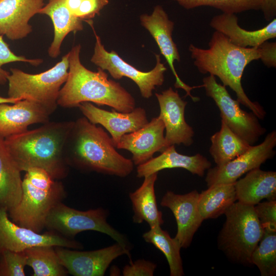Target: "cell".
Wrapping results in <instances>:
<instances>
[{
    "label": "cell",
    "mask_w": 276,
    "mask_h": 276,
    "mask_svg": "<svg viewBox=\"0 0 276 276\" xmlns=\"http://www.w3.org/2000/svg\"><path fill=\"white\" fill-rule=\"evenodd\" d=\"M14 62H28L34 66L41 64V59H27L23 56L15 54L9 48L8 44L4 40L3 36L0 35V84L4 85L8 82L10 72L3 69L4 65Z\"/></svg>",
    "instance_id": "836d02e7"
},
{
    "label": "cell",
    "mask_w": 276,
    "mask_h": 276,
    "mask_svg": "<svg viewBox=\"0 0 276 276\" xmlns=\"http://www.w3.org/2000/svg\"><path fill=\"white\" fill-rule=\"evenodd\" d=\"M260 51V60L268 67H276V42H264L258 46Z\"/></svg>",
    "instance_id": "74e56055"
},
{
    "label": "cell",
    "mask_w": 276,
    "mask_h": 276,
    "mask_svg": "<svg viewBox=\"0 0 276 276\" xmlns=\"http://www.w3.org/2000/svg\"><path fill=\"white\" fill-rule=\"evenodd\" d=\"M256 214L264 228L276 229V200H267L254 205Z\"/></svg>",
    "instance_id": "e575fe53"
},
{
    "label": "cell",
    "mask_w": 276,
    "mask_h": 276,
    "mask_svg": "<svg viewBox=\"0 0 276 276\" xmlns=\"http://www.w3.org/2000/svg\"><path fill=\"white\" fill-rule=\"evenodd\" d=\"M237 200L235 183L213 185L199 194L198 210L204 220L216 218Z\"/></svg>",
    "instance_id": "4316f807"
},
{
    "label": "cell",
    "mask_w": 276,
    "mask_h": 276,
    "mask_svg": "<svg viewBox=\"0 0 276 276\" xmlns=\"http://www.w3.org/2000/svg\"><path fill=\"white\" fill-rule=\"evenodd\" d=\"M68 54L49 70L31 74L15 68L10 69L8 77V97L17 99H30L55 109L59 91L68 73Z\"/></svg>",
    "instance_id": "52a82bcc"
},
{
    "label": "cell",
    "mask_w": 276,
    "mask_h": 276,
    "mask_svg": "<svg viewBox=\"0 0 276 276\" xmlns=\"http://www.w3.org/2000/svg\"><path fill=\"white\" fill-rule=\"evenodd\" d=\"M65 196L63 184L46 171L29 169L22 180L21 199L8 211L9 217L17 224L40 233L50 212Z\"/></svg>",
    "instance_id": "5b68a950"
},
{
    "label": "cell",
    "mask_w": 276,
    "mask_h": 276,
    "mask_svg": "<svg viewBox=\"0 0 276 276\" xmlns=\"http://www.w3.org/2000/svg\"><path fill=\"white\" fill-rule=\"evenodd\" d=\"M160 112L158 117L165 125L166 148L171 145L182 144L189 147L194 142V131L185 117L187 102L182 100L177 90L172 87L155 93Z\"/></svg>",
    "instance_id": "9a60e30c"
},
{
    "label": "cell",
    "mask_w": 276,
    "mask_h": 276,
    "mask_svg": "<svg viewBox=\"0 0 276 276\" xmlns=\"http://www.w3.org/2000/svg\"><path fill=\"white\" fill-rule=\"evenodd\" d=\"M224 214L226 220L219 236V246L234 262L251 264V254L264 230L254 206L235 202Z\"/></svg>",
    "instance_id": "8992f818"
},
{
    "label": "cell",
    "mask_w": 276,
    "mask_h": 276,
    "mask_svg": "<svg viewBox=\"0 0 276 276\" xmlns=\"http://www.w3.org/2000/svg\"><path fill=\"white\" fill-rule=\"evenodd\" d=\"M156 264L144 259L134 262L130 261L129 264L124 266L123 275L124 276H152L156 268Z\"/></svg>",
    "instance_id": "8d00e7d4"
},
{
    "label": "cell",
    "mask_w": 276,
    "mask_h": 276,
    "mask_svg": "<svg viewBox=\"0 0 276 276\" xmlns=\"http://www.w3.org/2000/svg\"><path fill=\"white\" fill-rule=\"evenodd\" d=\"M208 49L190 44L189 51L198 71L217 77L223 85L228 86L236 94L240 104L249 108L260 120L266 112L258 102L246 95L241 80L245 67L261 57L259 47L242 48L234 44L222 33L215 31L209 42Z\"/></svg>",
    "instance_id": "6da1fadb"
},
{
    "label": "cell",
    "mask_w": 276,
    "mask_h": 276,
    "mask_svg": "<svg viewBox=\"0 0 276 276\" xmlns=\"http://www.w3.org/2000/svg\"><path fill=\"white\" fill-rule=\"evenodd\" d=\"M199 193L194 190L181 195L168 191L162 197L160 205L169 208L176 219L177 231L175 238L181 248L189 247L203 219L198 208Z\"/></svg>",
    "instance_id": "ac0fdd59"
},
{
    "label": "cell",
    "mask_w": 276,
    "mask_h": 276,
    "mask_svg": "<svg viewBox=\"0 0 276 276\" xmlns=\"http://www.w3.org/2000/svg\"><path fill=\"white\" fill-rule=\"evenodd\" d=\"M260 10L263 12L265 19L270 21L275 18L276 0H261Z\"/></svg>",
    "instance_id": "f35d334b"
},
{
    "label": "cell",
    "mask_w": 276,
    "mask_h": 276,
    "mask_svg": "<svg viewBox=\"0 0 276 276\" xmlns=\"http://www.w3.org/2000/svg\"><path fill=\"white\" fill-rule=\"evenodd\" d=\"M25 252L27 265L32 268L34 276H64L68 273L60 262L55 246H34Z\"/></svg>",
    "instance_id": "f546056e"
},
{
    "label": "cell",
    "mask_w": 276,
    "mask_h": 276,
    "mask_svg": "<svg viewBox=\"0 0 276 276\" xmlns=\"http://www.w3.org/2000/svg\"><path fill=\"white\" fill-rule=\"evenodd\" d=\"M140 20L142 26L151 35L161 54L166 60L175 78V87L184 90L187 96H189L194 102L198 101L199 99L193 96L191 91L200 86L192 87L184 83L178 75L174 65L175 61H180L177 45L172 38L174 22L169 19L163 7L159 5L154 7L151 14H141Z\"/></svg>",
    "instance_id": "5bb4252c"
},
{
    "label": "cell",
    "mask_w": 276,
    "mask_h": 276,
    "mask_svg": "<svg viewBox=\"0 0 276 276\" xmlns=\"http://www.w3.org/2000/svg\"><path fill=\"white\" fill-rule=\"evenodd\" d=\"M55 110L30 99L0 103V136L6 139L26 131L31 125L48 122Z\"/></svg>",
    "instance_id": "2e32d148"
},
{
    "label": "cell",
    "mask_w": 276,
    "mask_h": 276,
    "mask_svg": "<svg viewBox=\"0 0 276 276\" xmlns=\"http://www.w3.org/2000/svg\"><path fill=\"white\" fill-rule=\"evenodd\" d=\"M157 173L145 177L141 186L129 194L133 211L134 223L140 224L145 221L150 227L161 226L164 223L162 212L158 209L155 193Z\"/></svg>",
    "instance_id": "484cf974"
},
{
    "label": "cell",
    "mask_w": 276,
    "mask_h": 276,
    "mask_svg": "<svg viewBox=\"0 0 276 276\" xmlns=\"http://www.w3.org/2000/svg\"><path fill=\"white\" fill-rule=\"evenodd\" d=\"M19 100H20V99H13V98H11L8 97H0V103H14Z\"/></svg>",
    "instance_id": "60d3db41"
},
{
    "label": "cell",
    "mask_w": 276,
    "mask_h": 276,
    "mask_svg": "<svg viewBox=\"0 0 276 276\" xmlns=\"http://www.w3.org/2000/svg\"><path fill=\"white\" fill-rule=\"evenodd\" d=\"M143 235L144 240L153 244L165 256L170 268L171 276L184 275L180 256L181 246L175 238H171L169 233L157 225L152 227Z\"/></svg>",
    "instance_id": "f1b7e54d"
},
{
    "label": "cell",
    "mask_w": 276,
    "mask_h": 276,
    "mask_svg": "<svg viewBox=\"0 0 276 276\" xmlns=\"http://www.w3.org/2000/svg\"><path fill=\"white\" fill-rule=\"evenodd\" d=\"M38 14L49 16L54 29L53 40L48 49L49 55L56 58L60 54V48L66 36L83 29L82 21L74 16L65 4V0H49Z\"/></svg>",
    "instance_id": "cb8c5ba5"
},
{
    "label": "cell",
    "mask_w": 276,
    "mask_h": 276,
    "mask_svg": "<svg viewBox=\"0 0 276 276\" xmlns=\"http://www.w3.org/2000/svg\"><path fill=\"white\" fill-rule=\"evenodd\" d=\"M160 154L137 166L136 176L144 178L166 169H185L193 174L202 177L211 167V163L201 154L188 156L177 152L175 145L164 149Z\"/></svg>",
    "instance_id": "7402d4cb"
},
{
    "label": "cell",
    "mask_w": 276,
    "mask_h": 276,
    "mask_svg": "<svg viewBox=\"0 0 276 276\" xmlns=\"http://www.w3.org/2000/svg\"><path fill=\"white\" fill-rule=\"evenodd\" d=\"M38 246H60L80 249L83 245L75 240L50 231L40 234L20 226L9 219L8 211L0 206V254L5 250L22 251Z\"/></svg>",
    "instance_id": "8fae6325"
},
{
    "label": "cell",
    "mask_w": 276,
    "mask_h": 276,
    "mask_svg": "<svg viewBox=\"0 0 276 276\" xmlns=\"http://www.w3.org/2000/svg\"><path fill=\"white\" fill-rule=\"evenodd\" d=\"M210 140L209 152L217 166L233 160L252 146L236 134L221 120L220 130L211 136Z\"/></svg>",
    "instance_id": "83f0119b"
},
{
    "label": "cell",
    "mask_w": 276,
    "mask_h": 276,
    "mask_svg": "<svg viewBox=\"0 0 276 276\" xmlns=\"http://www.w3.org/2000/svg\"><path fill=\"white\" fill-rule=\"evenodd\" d=\"M190 10L202 6L211 7L222 13L236 14L260 10L261 0H172Z\"/></svg>",
    "instance_id": "1f68e13d"
},
{
    "label": "cell",
    "mask_w": 276,
    "mask_h": 276,
    "mask_svg": "<svg viewBox=\"0 0 276 276\" xmlns=\"http://www.w3.org/2000/svg\"><path fill=\"white\" fill-rule=\"evenodd\" d=\"M276 131L268 133L260 144L253 146L233 160L208 170L205 179L208 187L235 183L243 174L257 168L275 154Z\"/></svg>",
    "instance_id": "7c38bea8"
},
{
    "label": "cell",
    "mask_w": 276,
    "mask_h": 276,
    "mask_svg": "<svg viewBox=\"0 0 276 276\" xmlns=\"http://www.w3.org/2000/svg\"><path fill=\"white\" fill-rule=\"evenodd\" d=\"M65 156L68 166L83 171L125 177L133 170L132 160L116 150L111 136L85 117L74 121Z\"/></svg>",
    "instance_id": "277c9868"
},
{
    "label": "cell",
    "mask_w": 276,
    "mask_h": 276,
    "mask_svg": "<svg viewBox=\"0 0 276 276\" xmlns=\"http://www.w3.org/2000/svg\"><path fill=\"white\" fill-rule=\"evenodd\" d=\"M108 215V211L102 208L82 211L60 202L50 212L45 227L70 238L83 231L99 232L107 235L117 243L130 250L127 238L107 222Z\"/></svg>",
    "instance_id": "ba28073f"
},
{
    "label": "cell",
    "mask_w": 276,
    "mask_h": 276,
    "mask_svg": "<svg viewBox=\"0 0 276 276\" xmlns=\"http://www.w3.org/2000/svg\"><path fill=\"white\" fill-rule=\"evenodd\" d=\"M87 23L93 29L96 38L91 62L98 67L108 72L116 80L124 77L130 79L138 86L142 97L145 99L151 97L153 90L156 87L162 85L165 81V73L167 68L165 64L161 62L160 56L155 54L156 62L152 70L149 72L140 71L125 61L114 51H107L95 31L93 21Z\"/></svg>",
    "instance_id": "9c48e42d"
},
{
    "label": "cell",
    "mask_w": 276,
    "mask_h": 276,
    "mask_svg": "<svg viewBox=\"0 0 276 276\" xmlns=\"http://www.w3.org/2000/svg\"><path fill=\"white\" fill-rule=\"evenodd\" d=\"M27 258L25 251L5 250L0 254V276H24Z\"/></svg>",
    "instance_id": "d6a6232c"
},
{
    "label": "cell",
    "mask_w": 276,
    "mask_h": 276,
    "mask_svg": "<svg viewBox=\"0 0 276 276\" xmlns=\"http://www.w3.org/2000/svg\"><path fill=\"white\" fill-rule=\"evenodd\" d=\"M78 107L89 121L107 130L115 147L123 135L140 129L149 122L146 110L140 107L129 112L114 109L109 111L90 102H83Z\"/></svg>",
    "instance_id": "e0dca14e"
},
{
    "label": "cell",
    "mask_w": 276,
    "mask_h": 276,
    "mask_svg": "<svg viewBox=\"0 0 276 276\" xmlns=\"http://www.w3.org/2000/svg\"><path fill=\"white\" fill-rule=\"evenodd\" d=\"M81 0H65V4L71 12L75 16Z\"/></svg>",
    "instance_id": "ab89813d"
},
{
    "label": "cell",
    "mask_w": 276,
    "mask_h": 276,
    "mask_svg": "<svg viewBox=\"0 0 276 276\" xmlns=\"http://www.w3.org/2000/svg\"><path fill=\"white\" fill-rule=\"evenodd\" d=\"M20 170L0 136V206L7 211L16 206L22 194Z\"/></svg>",
    "instance_id": "d4e9b609"
},
{
    "label": "cell",
    "mask_w": 276,
    "mask_h": 276,
    "mask_svg": "<svg viewBox=\"0 0 276 276\" xmlns=\"http://www.w3.org/2000/svg\"><path fill=\"white\" fill-rule=\"evenodd\" d=\"M108 3V0H81L75 16L82 21L87 22L99 15Z\"/></svg>",
    "instance_id": "d590c367"
},
{
    "label": "cell",
    "mask_w": 276,
    "mask_h": 276,
    "mask_svg": "<svg viewBox=\"0 0 276 276\" xmlns=\"http://www.w3.org/2000/svg\"><path fill=\"white\" fill-rule=\"evenodd\" d=\"M81 47H73L68 54L67 78L62 86L57 105L64 108L78 107L83 102L106 105L123 112L135 108L132 95L119 82L108 79L105 71L98 67L96 72L86 68L81 62Z\"/></svg>",
    "instance_id": "3957f363"
},
{
    "label": "cell",
    "mask_w": 276,
    "mask_h": 276,
    "mask_svg": "<svg viewBox=\"0 0 276 276\" xmlns=\"http://www.w3.org/2000/svg\"><path fill=\"white\" fill-rule=\"evenodd\" d=\"M61 264L75 276H103L110 263L126 255L130 259V250L118 243L91 251H78L55 246Z\"/></svg>",
    "instance_id": "4fadbf2b"
},
{
    "label": "cell",
    "mask_w": 276,
    "mask_h": 276,
    "mask_svg": "<svg viewBox=\"0 0 276 276\" xmlns=\"http://www.w3.org/2000/svg\"><path fill=\"white\" fill-rule=\"evenodd\" d=\"M201 87L206 95L215 102L220 112L221 121L240 137L250 145H254L266 132L252 112L240 107L237 100L232 98L226 86L218 83L216 77L210 75L202 79Z\"/></svg>",
    "instance_id": "30bf717a"
},
{
    "label": "cell",
    "mask_w": 276,
    "mask_h": 276,
    "mask_svg": "<svg viewBox=\"0 0 276 276\" xmlns=\"http://www.w3.org/2000/svg\"><path fill=\"white\" fill-rule=\"evenodd\" d=\"M74 121L48 122L39 128L5 139L20 171L32 168L46 171L55 179L67 175L66 142Z\"/></svg>",
    "instance_id": "7a4b0ae2"
},
{
    "label": "cell",
    "mask_w": 276,
    "mask_h": 276,
    "mask_svg": "<svg viewBox=\"0 0 276 276\" xmlns=\"http://www.w3.org/2000/svg\"><path fill=\"white\" fill-rule=\"evenodd\" d=\"M210 26L225 35L234 44L242 48L257 47L265 41L276 37V19L256 30L243 29L238 24L235 14L222 13L214 16Z\"/></svg>",
    "instance_id": "44dd1931"
},
{
    "label": "cell",
    "mask_w": 276,
    "mask_h": 276,
    "mask_svg": "<svg viewBox=\"0 0 276 276\" xmlns=\"http://www.w3.org/2000/svg\"><path fill=\"white\" fill-rule=\"evenodd\" d=\"M44 0H0V35L22 39L32 31L31 18L44 6Z\"/></svg>",
    "instance_id": "ffe728a7"
},
{
    "label": "cell",
    "mask_w": 276,
    "mask_h": 276,
    "mask_svg": "<svg viewBox=\"0 0 276 276\" xmlns=\"http://www.w3.org/2000/svg\"><path fill=\"white\" fill-rule=\"evenodd\" d=\"M165 129L158 116L153 118L140 129L123 135L116 148L129 151L134 165L138 166L152 158L155 152L166 149Z\"/></svg>",
    "instance_id": "d6986e66"
},
{
    "label": "cell",
    "mask_w": 276,
    "mask_h": 276,
    "mask_svg": "<svg viewBox=\"0 0 276 276\" xmlns=\"http://www.w3.org/2000/svg\"><path fill=\"white\" fill-rule=\"evenodd\" d=\"M237 201L255 205L262 199L275 200L276 172L260 168L248 172L235 182Z\"/></svg>",
    "instance_id": "603a6c76"
},
{
    "label": "cell",
    "mask_w": 276,
    "mask_h": 276,
    "mask_svg": "<svg viewBox=\"0 0 276 276\" xmlns=\"http://www.w3.org/2000/svg\"><path fill=\"white\" fill-rule=\"evenodd\" d=\"M259 243L253 251L251 263L259 268L262 276L276 274V229L264 228Z\"/></svg>",
    "instance_id": "4dcf8cb0"
}]
</instances>
